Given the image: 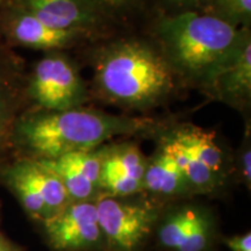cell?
I'll list each match as a JSON object with an SVG mask.
<instances>
[{"mask_svg": "<svg viewBox=\"0 0 251 251\" xmlns=\"http://www.w3.org/2000/svg\"><path fill=\"white\" fill-rule=\"evenodd\" d=\"M151 130L147 119L75 107L41 111L15 122L13 137L34 159H54L65 153L89 151L120 136Z\"/></svg>", "mask_w": 251, "mask_h": 251, "instance_id": "obj_1", "label": "cell"}, {"mask_svg": "<svg viewBox=\"0 0 251 251\" xmlns=\"http://www.w3.org/2000/svg\"><path fill=\"white\" fill-rule=\"evenodd\" d=\"M177 75L161 50L140 40L103 48L94 62V84L105 99L126 108L147 109L164 102Z\"/></svg>", "mask_w": 251, "mask_h": 251, "instance_id": "obj_2", "label": "cell"}, {"mask_svg": "<svg viewBox=\"0 0 251 251\" xmlns=\"http://www.w3.org/2000/svg\"><path fill=\"white\" fill-rule=\"evenodd\" d=\"M248 29L212 13L187 11L162 17L156 34L159 50L177 77L202 87Z\"/></svg>", "mask_w": 251, "mask_h": 251, "instance_id": "obj_3", "label": "cell"}, {"mask_svg": "<svg viewBox=\"0 0 251 251\" xmlns=\"http://www.w3.org/2000/svg\"><path fill=\"white\" fill-rule=\"evenodd\" d=\"M27 92L42 111L80 107L87 99L85 81L76 64L58 51H51L36 63Z\"/></svg>", "mask_w": 251, "mask_h": 251, "instance_id": "obj_4", "label": "cell"}, {"mask_svg": "<svg viewBox=\"0 0 251 251\" xmlns=\"http://www.w3.org/2000/svg\"><path fill=\"white\" fill-rule=\"evenodd\" d=\"M105 247L109 251H137L159 221V211L148 202L102 197L96 201Z\"/></svg>", "mask_w": 251, "mask_h": 251, "instance_id": "obj_5", "label": "cell"}, {"mask_svg": "<svg viewBox=\"0 0 251 251\" xmlns=\"http://www.w3.org/2000/svg\"><path fill=\"white\" fill-rule=\"evenodd\" d=\"M5 179L28 214L42 224L71 202L57 176L37 159L14 163L6 171Z\"/></svg>", "mask_w": 251, "mask_h": 251, "instance_id": "obj_6", "label": "cell"}, {"mask_svg": "<svg viewBox=\"0 0 251 251\" xmlns=\"http://www.w3.org/2000/svg\"><path fill=\"white\" fill-rule=\"evenodd\" d=\"M50 244L59 251H92L105 247L96 201H71L43 222Z\"/></svg>", "mask_w": 251, "mask_h": 251, "instance_id": "obj_7", "label": "cell"}, {"mask_svg": "<svg viewBox=\"0 0 251 251\" xmlns=\"http://www.w3.org/2000/svg\"><path fill=\"white\" fill-rule=\"evenodd\" d=\"M148 158L133 142L103 146L99 194L125 198L143 191Z\"/></svg>", "mask_w": 251, "mask_h": 251, "instance_id": "obj_8", "label": "cell"}, {"mask_svg": "<svg viewBox=\"0 0 251 251\" xmlns=\"http://www.w3.org/2000/svg\"><path fill=\"white\" fill-rule=\"evenodd\" d=\"M202 89L213 98L244 108L251 97V37L248 29L233 54L226 59Z\"/></svg>", "mask_w": 251, "mask_h": 251, "instance_id": "obj_9", "label": "cell"}, {"mask_svg": "<svg viewBox=\"0 0 251 251\" xmlns=\"http://www.w3.org/2000/svg\"><path fill=\"white\" fill-rule=\"evenodd\" d=\"M6 35L12 42L25 48L61 51L90 36L91 31L49 26L33 15L11 7L4 21Z\"/></svg>", "mask_w": 251, "mask_h": 251, "instance_id": "obj_10", "label": "cell"}, {"mask_svg": "<svg viewBox=\"0 0 251 251\" xmlns=\"http://www.w3.org/2000/svg\"><path fill=\"white\" fill-rule=\"evenodd\" d=\"M103 146L89 151L70 152L54 159L37 161L57 176L71 201H89L99 194Z\"/></svg>", "mask_w": 251, "mask_h": 251, "instance_id": "obj_11", "label": "cell"}, {"mask_svg": "<svg viewBox=\"0 0 251 251\" xmlns=\"http://www.w3.org/2000/svg\"><path fill=\"white\" fill-rule=\"evenodd\" d=\"M12 7L49 26L91 31L103 17L96 0H12Z\"/></svg>", "mask_w": 251, "mask_h": 251, "instance_id": "obj_12", "label": "cell"}, {"mask_svg": "<svg viewBox=\"0 0 251 251\" xmlns=\"http://www.w3.org/2000/svg\"><path fill=\"white\" fill-rule=\"evenodd\" d=\"M143 191L163 198L193 194L190 184L162 140L155 155L148 159L143 178Z\"/></svg>", "mask_w": 251, "mask_h": 251, "instance_id": "obj_13", "label": "cell"}, {"mask_svg": "<svg viewBox=\"0 0 251 251\" xmlns=\"http://www.w3.org/2000/svg\"><path fill=\"white\" fill-rule=\"evenodd\" d=\"M171 135L216 176L221 179L224 178L225 156L215 142L214 134L197 126L184 125L172 131Z\"/></svg>", "mask_w": 251, "mask_h": 251, "instance_id": "obj_14", "label": "cell"}, {"mask_svg": "<svg viewBox=\"0 0 251 251\" xmlns=\"http://www.w3.org/2000/svg\"><path fill=\"white\" fill-rule=\"evenodd\" d=\"M163 140L168 146L177 165L179 166L181 172L186 177L193 194L213 193L222 184V179L219 176H216L211 169H208L202 162H200L190 150L178 142L171 134L163 137Z\"/></svg>", "mask_w": 251, "mask_h": 251, "instance_id": "obj_15", "label": "cell"}, {"mask_svg": "<svg viewBox=\"0 0 251 251\" xmlns=\"http://www.w3.org/2000/svg\"><path fill=\"white\" fill-rule=\"evenodd\" d=\"M207 213L199 207L184 206L166 214L157 229L161 246L177 251Z\"/></svg>", "mask_w": 251, "mask_h": 251, "instance_id": "obj_16", "label": "cell"}, {"mask_svg": "<svg viewBox=\"0 0 251 251\" xmlns=\"http://www.w3.org/2000/svg\"><path fill=\"white\" fill-rule=\"evenodd\" d=\"M18 75L13 59L0 50V150L13 134Z\"/></svg>", "mask_w": 251, "mask_h": 251, "instance_id": "obj_17", "label": "cell"}, {"mask_svg": "<svg viewBox=\"0 0 251 251\" xmlns=\"http://www.w3.org/2000/svg\"><path fill=\"white\" fill-rule=\"evenodd\" d=\"M211 12L234 26L249 28L251 20V0H212Z\"/></svg>", "mask_w": 251, "mask_h": 251, "instance_id": "obj_18", "label": "cell"}, {"mask_svg": "<svg viewBox=\"0 0 251 251\" xmlns=\"http://www.w3.org/2000/svg\"><path fill=\"white\" fill-rule=\"evenodd\" d=\"M213 236L214 222L211 214L207 213L177 251H206L213 242Z\"/></svg>", "mask_w": 251, "mask_h": 251, "instance_id": "obj_19", "label": "cell"}, {"mask_svg": "<svg viewBox=\"0 0 251 251\" xmlns=\"http://www.w3.org/2000/svg\"><path fill=\"white\" fill-rule=\"evenodd\" d=\"M142 0H96L102 14L126 13L134 9Z\"/></svg>", "mask_w": 251, "mask_h": 251, "instance_id": "obj_20", "label": "cell"}, {"mask_svg": "<svg viewBox=\"0 0 251 251\" xmlns=\"http://www.w3.org/2000/svg\"><path fill=\"white\" fill-rule=\"evenodd\" d=\"M240 169L241 174L243 176V179L250 187L251 181V148H250V135L249 129L246 131V137H244L242 146H241L240 152Z\"/></svg>", "mask_w": 251, "mask_h": 251, "instance_id": "obj_21", "label": "cell"}, {"mask_svg": "<svg viewBox=\"0 0 251 251\" xmlns=\"http://www.w3.org/2000/svg\"><path fill=\"white\" fill-rule=\"evenodd\" d=\"M169 5L174 7V13L187 11L205 12V8L209 7L212 0H165Z\"/></svg>", "mask_w": 251, "mask_h": 251, "instance_id": "obj_22", "label": "cell"}, {"mask_svg": "<svg viewBox=\"0 0 251 251\" xmlns=\"http://www.w3.org/2000/svg\"><path fill=\"white\" fill-rule=\"evenodd\" d=\"M225 243L230 251H251V234L246 233L228 237L225 240Z\"/></svg>", "mask_w": 251, "mask_h": 251, "instance_id": "obj_23", "label": "cell"}, {"mask_svg": "<svg viewBox=\"0 0 251 251\" xmlns=\"http://www.w3.org/2000/svg\"><path fill=\"white\" fill-rule=\"evenodd\" d=\"M0 251H13V248L9 246L7 241L0 234Z\"/></svg>", "mask_w": 251, "mask_h": 251, "instance_id": "obj_24", "label": "cell"}, {"mask_svg": "<svg viewBox=\"0 0 251 251\" xmlns=\"http://www.w3.org/2000/svg\"><path fill=\"white\" fill-rule=\"evenodd\" d=\"M4 1H5V0H0V7H1L2 4H4Z\"/></svg>", "mask_w": 251, "mask_h": 251, "instance_id": "obj_25", "label": "cell"}]
</instances>
